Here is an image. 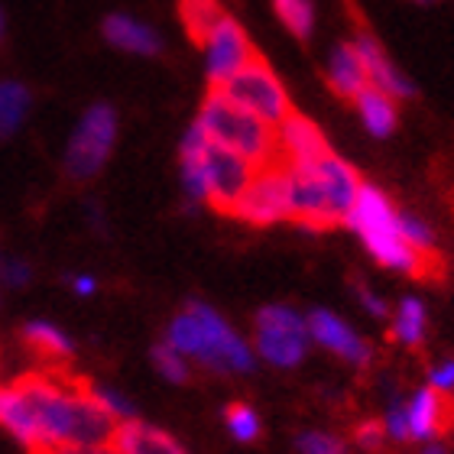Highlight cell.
<instances>
[{"label":"cell","mask_w":454,"mask_h":454,"mask_svg":"<svg viewBox=\"0 0 454 454\" xmlns=\"http://www.w3.org/2000/svg\"><path fill=\"white\" fill-rule=\"evenodd\" d=\"M0 428L39 448H107L114 416L91 396V380L62 367H29L17 377L0 373Z\"/></svg>","instance_id":"1"},{"label":"cell","mask_w":454,"mask_h":454,"mask_svg":"<svg viewBox=\"0 0 454 454\" xmlns=\"http://www.w3.org/2000/svg\"><path fill=\"white\" fill-rule=\"evenodd\" d=\"M348 224L364 237V244L383 266L403 270L419 283H445L448 279V260L438 254L435 247H419L409 244L403 231H399V218L393 205L387 201L383 192L373 185H360L357 201L348 215Z\"/></svg>","instance_id":"2"},{"label":"cell","mask_w":454,"mask_h":454,"mask_svg":"<svg viewBox=\"0 0 454 454\" xmlns=\"http://www.w3.org/2000/svg\"><path fill=\"white\" fill-rule=\"evenodd\" d=\"M254 166L237 153L208 140L195 123L182 140V179L192 199L208 201L211 208L234 218V205L254 179Z\"/></svg>","instance_id":"3"},{"label":"cell","mask_w":454,"mask_h":454,"mask_svg":"<svg viewBox=\"0 0 454 454\" xmlns=\"http://www.w3.org/2000/svg\"><path fill=\"white\" fill-rule=\"evenodd\" d=\"M199 127L201 133L215 140L224 150L237 153L240 160H247L254 169H263L270 162H279V137H276L273 123L260 121L256 114H250L247 107H240L237 101L221 91L211 88L205 105L199 111Z\"/></svg>","instance_id":"4"},{"label":"cell","mask_w":454,"mask_h":454,"mask_svg":"<svg viewBox=\"0 0 454 454\" xmlns=\"http://www.w3.org/2000/svg\"><path fill=\"white\" fill-rule=\"evenodd\" d=\"M169 348L189 354V357H199L201 364H208L215 370H237V373L254 370L250 348L201 302H192L179 318H172Z\"/></svg>","instance_id":"5"},{"label":"cell","mask_w":454,"mask_h":454,"mask_svg":"<svg viewBox=\"0 0 454 454\" xmlns=\"http://www.w3.org/2000/svg\"><path fill=\"white\" fill-rule=\"evenodd\" d=\"M221 91L231 101H237L240 107H247L250 114H256L260 121L273 123V127H279L293 114V101L286 95L283 82L276 78V72L270 68V62L260 52L237 75L227 78L224 85H221Z\"/></svg>","instance_id":"6"},{"label":"cell","mask_w":454,"mask_h":454,"mask_svg":"<svg viewBox=\"0 0 454 454\" xmlns=\"http://www.w3.org/2000/svg\"><path fill=\"white\" fill-rule=\"evenodd\" d=\"M117 140V114L107 105L88 107L85 117L78 121L66 153V172L72 179H91L101 172Z\"/></svg>","instance_id":"7"},{"label":"cell","mask_w":454,"mask_h":454,"mask_svg":"<svg viewBox=\"0 0 454 454\" xmlns=\"http://www.w3.org/2000/svg\"><path fill=\"white\" fill-rule=\"evenodd\" d=\"M234 218L247 221L254 227L276 224V221H289V176H286V162H270L263 169L254 172L250 185L234 205Z\"/></svg>","instance_id":"8"},{"label":"cell","mask_w":454,"mask_h":454,"mask_svg":"<svg viewBox=\"0 0 454 454\" xmlns=\"http://www.w3.org/2000/svg\"><path fill=\"white\" fill-rule=\"evenodd\" d=\"M305 322L286 305H266L256 315V348L270 364L295 367L305 354Z\"/></svg>","instance_id":"9"},{"label":"cell","mask_w":454,"mask_h":454,"mask_svg":"<svg viewBox=\"0 0 454 454\" xmlns=\"http://www.w3.org/2000/svg\"><path fill=\"white\" fill-rule=\"evenodd\" d=\"M205 49H208V82H211V88H221L227 78L237 75V72H240V68L256 56V49H254V43L247 39L244 27L231 17H224L218 27H215V33L208 36Z\"/></svg>","instance_id":"10"},{"label":"cell","mask_w":454,"mask_h":454,"mask_svg":"<svg viewBox=\"0 0 454 454\" xmlns=\"http://www.w3.org/2000/svg\"><path fill=\"white\" fill-rule=\"evenodd\" d=\"M276 137H279V156L289 166H309V162H318L322 156L332 153L325 133L318 130V123L309 121L305 114H289L279 127H276Z\"/></svg>","instance_id":"11"},{"label":"cell","mask_w":454,"mask_h":454,"mask_svg":"<svg viewBox=\"0 0 454 454\" xmlns=\"http://www.w3.org/2000/svg\"><path fill=\"white\" fill-rule=\"evenodd\" d=\"M315 172H318V179H322V189H325V199H328V208L332 215L338 218V224H344L354 208V201H357V192H360V176L354 166H348L344 160H338L334 153L322 156L318 162H312Z\"/></svg>","instance_id":"12"},{"label":"cell","mask_w":454,"mask_h":454,"mask_svg":"<svg viewBox=\"0 0 454 454\" xmlns=\"http://www.w3.org/2000/svg\"><path fill=\"white\" fill-rule=\"evenodd\" d=\"M454 428V396L448 389L426 387L409 406V432L412 438L448 435Z\"/></svg>","instance_id":"13"},{"label":"cell","mask_w":454,"mask_h":454,"mask_svg":"<svg viewBox=\"0 0 454 454\" xmlns=\"http://www.w3.org/2000/svg\"><path fill=\"white\" fill-rule=\"evenodd\" d=\"M305 332L315 334V338L322 340L325 348L334 350L338 357L350 360V364H357V367H367V364H370L367 340H360L357 334L350 332V328L340 322V318H334L332 312H322V309H315V312L309 315V328H305Z\"/></svg>","instance_id":"14"},{"label":"cell","mask_w":454,"mask_h":454,"mask_svg":"<svg viewBox=\"0 0 454 454\" xmlns=\"http://www.w3.org/2000/svg\"><path fill=\"white\" fill-rule=\"evenodd\" d=\"M111 448L117 454H185V448L156 426H146L140 419H123L114 428Z\"/></svg>","instance_id":"15"},{"label":"cell","mask_w":454,"mask_h":454,"mask_svg":"<svg viewBox=\"0 0 454 454\" xmlns=\"http://www.w3.org/2000/svg\"><path fill=\"white\" fill-rule=\"evenodd\" d=\"M354 49H357L360 62H364V72H367V78L373 82L377 91H383V95H389V98H409L412 95V85L399 75L396 66L389 62L387 52L380 49V43L370 36L364 27H360V36H357V43H354Z\"/></svg>","instance_id":"16"},{"label":"cell","mask_w":454,"mask_h":454,"mask_svg":"<svg viewBox=\"0 0 454 454\" xmlns=\"http://www.w3.org/2000/svg\"><path fill=\"white\" fill-rule=\"evenodd\" d=\"M20 340L27 344L29 354H36L39 360H46V367H62L68 357H72V338H68L62 328L49 322H27L23 332H20Z\"/></svg>","instance_id":"17"},{"label":"cell","mask_w":454,"mask_h":454,"mask_svg":"<svg viewBox=\"0 0 454 454\" xmlns=\"http://www.w3.org/2000/svg\"><path fill=\"white\" fill-rule=\"evenodd\" d=\"M105 36L111 46L123 49V52H137V56H156L162 49V39L146 23L123 17V13H111L105 20Z\"/></svg>","instance_id":"18"},{"label":"cell","mask_w":454,"mask_h":454,"mask_svg":"<svg viewBox=\"0 0 454 454\" xmlns=\"http://www.w3.org/2000/svg\"><path fill=\"white\" fill-rule=\"evenodd\" d=\"M328 82H332V88L344 101H354L367 88V72H364V62H360L354 43H344V46L334 49Z\"/></svg>","instance_id":"19"},{"label":"cell","mask_w":454,"mask_h":454,"mask_svg":"<svg viewBox=\"0 0 454 454\" xmlns=\"http://www.w3.org/2000/svg\"><path fill=\"white\" fill-rule=\"evenodd\" d=\"M224 7L218 0H179V20L185 27V36L195 43V46H205L208 36L215 33L221 20H224Z\"/></svg>","instance_id":"20"},{"label":"cell","mask_w":454,"mask_h":454,"mask_svg":"<svg viewBox=\"0 0 454 454\" xmlns=\"http://www.w3.org/2000/svg\"><path fill=\"white\" fill-rule=\"evenodd\" d=\"M354 101H357L360 117H364V123H367V130L373 133V137H389V133L396 130L399 114L389 95H383L377 88H364Z\"/></svg>","instance_id":"21"},{"label":"cell","mask_w":454,"mask_h":454,"mask_svg":"<svg viewBox=\"0 0 454 454\" xmlns=\"http://www.w3.org/2000/svg\"><path fill=\"white\" fill-rule=\"evenodd\" d=\"M29 111V91L20 82H0V140L20 130Z\"/></svg>","instance_id":"22"},{"label":"cell","mask_w":454,"mask_h":454,"mask_svg":"<svg viewBox=\"0 0 454 454\" xmlns=\"http://www.w3.org/2000/svg\"><path fill=\"white\" fill-rule=\"evenodd\" d=\"M393 338L409 344V348H419V344H422V338H426V309H422V302L406 299V302L399 305V318H396V328H393Z\"/></svg>","instance_id":"23"},{"label":"cell","mask_w":454,"mask_h":454,"mask_svg":"<svg viewBox=\"0 0 454 454\" xmlns=\"http://www.w3.org/2000/svg\"><path fill=\"white\" fill-rule=\"evenodd\" d=\"M273 7L293 36L299 39L312 36V20H315L312 0H273Z\"/></svg>","instance_id":"24"},{"label":"cell","mask_w":454,"mask_h":454,"mask_svg":"<svg viewBox=\"0 0 454 454\" xmlns=\"http://www.w3.org/2000/svg\"><path fill=\"white\" fill-rule=\"evenodd\" d=\"M224 422L234 432V438H240V442H254L260 435V419H256V412L247 403H231L224 412Z\"/></svg>","instance_id":"25"},{"label":"cell","mask_w":454,"mask_h":454,"mask_svg":"<svg viewBox=\"0 0 454 454\" xmlns=\"http://www.w3.org/2000/svg\"><path fill=\"white\" fill-rule=\"evenodd\" d=\"M153 364H156V370H160L169 383H185V380H189L185 357H182L176 348H169V344H156V348H153Z\"/></svg>","instance_id":"26"},{"label":"cell","mask_w":454,"mask_h":454,"mask_svg":"<svg viewBox=\"0 0 454 454\" xmlns=\"http://www.w3.org/2000/svg\"><path fill=\"white\" fill-rule=\"evenodd\" d=\"M91 396L98 399V406L105 409L107 416H114V419H133V403H130V399H123L117 389L91 383Z\"/></svg>","instance_id":"27"},{"label":"cell","mask_w":454,"mask_h":454,"mask_svg":"<svg viewBox=\"0 0 454 454\" xmlns=\"http://www.w3.org/2000/svg\"><path fill=\"white\" fill-rule=\"evenodd\" d=\"M383 438H387V428H383L380 419H364V422L354 428V442H357V448H364L367 454L383 451Z\"/></svg>","instance_id":"28"},{"label":"cell","mask_w":454,"mask_h":454,"mask_svg":"<svg viewBox=\"0 0 454 454\" xmlns=\"http://www.w3.org/2000/svg\"><path fill=\"white\" fill-rule=\"evenodd\" d=\"M299 454H344V445L334 435L305 432V435H299Z\"/></svg>","instance_id":"29"},{"label":"cell","mask_w":454,"mask_h":454,"mask_svg":"<svg viewBox=\"0 0 454 454\" xmlns=\"http://www.w3.org/2000/svg\"><path fill=\"white\" fill-rule=\"evenodd\" d=\"M0 279L7 286H27V279H33V270L23 260H7L0 263Z\"/></svg>","instance_id":"30"},{"label":"cell","mask_w":454,"mask_h":454,"mask_svg":"<svg viewBox=\"0 0 454 454\" xmlns=\"http://www.w3.org/2000/svg\"><path fill=\"white\" fill-rule=\"evenodd\" d=\"M389 435L399 438V442H406V438H412V432H409V406H403V403H396L393 406V412H389Z\"/></svg>","instance_id":"31"},{"label":"cell","mask_w":454,"mask_h":454,"mask_svg":"<svg viewBox=\"0 0 454 454\" xmlns=\"http://www.w3.org/2000/svg\"><path fill=\"white\" fill-rule=\"evenodd\" d=\"M432 387H438V389L454 387V360H451V364H442V367L432 370Z\"/></svg>","instance_id":"32"},{"label":"cell","mask_w":454,"mask_h":454,"mask_svg":"<svg viewBox=\"0 0 454 454\" xmlns=\"http://www.w3.org/2000/svg\"><path fill=\"white\" fill-rule=\"evenodd\" d=\"M33 454H117V451L107 445V448H39Z\"/></svg>","instance_id":"33"},{"label":"cell","mask_w":454,"mask_h":454,"mask_svg":"<svg viewBox=\"0 0 454 454\" xmlns=\"http://www.w3.org/2000/svg\"><path fill=\"white\" fill-rule=\"evenodd\" d=\"M357 293H360V299H364V302H367V309H370V312H373V315H387V305L380 302L377 295H370L367 289H364V286H357Z\"/></svg>","instance_id":"34"},{"label":"cell","mask_w":454,"mask_h":454,"mask_svg":"<svg viewBox=\"0 0 454 454\" xmlns=\"http://www.w3.org/2000/svg\"><path fill=\"white\" fill-rule=\"evenodd\" d=\"M72 289H75L78 295H91L95 293V279H91V276H75V279H72Z\"/></svg>","instance_id":"35"},{"label":"cell","mask_w":454,"mask_h":454,"mask_svg":"<svg viewBox=\"0 0 454 454\" xmlns=\"http://www.w3.org/2000/svg\"><path fill=\"white\" fill-rule=\"evenodd\" d=\"M426 454H451V451H448V448L445 445H432V448H428V451Z\"/></svg>","instance_id":"36"},{"label":"cell","mask_w":454,"mask_h":454,"mask_svg":"<svg viewBox=\"0 0 454 454\" xmlns=\"http://www.w3.org/2000/svg\"><path fill=\"white\" fill-rule=\"evenodd\" d=\"M0 33H4V20H0Z\"/></svg>","instance_id":"37"},{"label":"cell","mask_w":454,"mask_h":454,"mask_svg":"<svg viewBox=\"0 0 454 454\" xmlns=\"http://www.w3.org/2000/svg\"><path fill=\"white\" fill-rule=\"evenodd\" d=\"M0 263H4V260H0Z\"/></svg>","instance_id":"38"}]
</instances>
